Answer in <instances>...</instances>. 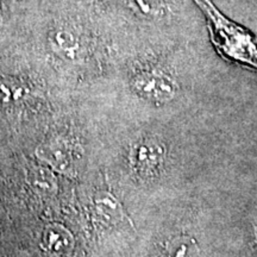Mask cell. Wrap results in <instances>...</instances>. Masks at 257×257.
<instances>
[{
    "instance_id": "1",
    "label": "cell",
    "mask_w": 257,
    "mask_h": 257,
    "mask_svg": "<svg viewBox=\"0 0 257 257\" xmlns=\"http://www.w3.org/2000/svg\"><path fill=\"white\" fill-rule=\"evenodd\" d=\"M207 21L211 41L224 59L257 69V37L214 6L211 0H194Z\"/></svg>"
},
{
    "instance_id": "2",
    "label": "cell",
    "mask_w": 257,
    "mask_h": 257,
    "mask_svg": "<svg viewBox=\"0 0 257 257\" xmlns=\"http://www.w3.org/2000/svg\"><path fill=\"white\" fill-rule=\"evenodd\" d=\"M135 92L155 104H165L174 99L178 91L175 79L159 67L140 70L133 80Z\"/></svg>"
},
{
    "instance_id": "3",
    "label": "cell",
    "mask_w": 257,
    "mask_h": 257,
    "mask_svg": "<svg viewBox=\"0 0 257 257\" xmlns=\"http://www.w3.org/2000/svg\"><path fill=\"white\" fill-rule=\"evenodd\" d=\"M167 148L157 137H143L133 144L128 161L134 172L143 179L156 176L165 166Z\"/></svg>"
},
{
    "instance_id": "4",
    "label": "cell",
    "mask_w": 257,
    "mask_h": 257,
    "mask_svg": "<svg viewBox=\"0 0 257 257\" xmlns=\"http://www.w3.org/2000/svg\"><path fill=\"white\" fill-rule=\"evenodd\" d=\"M36 156L61 174L74 176L79 172L82 150L78 144L70 143L62 138H55L38 146Z\"/></svg>"
},
{
    "instance_id": "5",
    "label": "cell",
    "mask_w": 257,
    "mask_h": 257,
    "mask_svg": "<svg viewBox=\"0 0 257 257\" xmlns=\"http://www.w3.org/2000/svg\"><path fill=\"white\" fill-rule=\"evenodd\" d=\"M93 213L95 219L102 226H115L128 219L124 207L110 192L96 193L93 200Z\"/></svg>"
},
{
    "instance_id": "6",
    "label": "cell",
    "mask_w": 257,
    "mask_h": 257,
    "mask_svg": "<svg viewBox=\"0 0 257 257\" xmlns=\"http://www.w3.org/2000/svg\"><path fill=\"white\" fill-rule=\"evenodd\" d=\"M74 244L75 240L72 232L62 224H48L42 232V249L51 256L62 257L69 255L74 248Z\"/></svg>"
},
{
    "instance_id": "7",
    "label": "cell",
    "mask_w": 257,
    "mask_h": 257,
    "mask_svg": "<svg viewBox=\"0 0 257 257\" xmlns=\"http://www.w3.org/2000/svg\"><path fill=\"white\" fill-rule=\"evenodd\" d=\"M163 257H202L197 240L189 236L173 237L167 240Z\"/></svg>"
},
{
    "instance_id": "8",
    "label": "cell",
    "mask_w": 257,
    "mask_h": 257,
    "mask_svg": "<svg viewBox=\"0 0 257 257\" xmlns=\"http://www.w3.org/2000/svg\"><path fill=\"white\" fill-rule=\"evenodd\" d=\"M53 46L57 54L68 60L79 57L82 50V46L78 36L67 30H60L54 35Z\"/></svg>"
},
{
    "instance_id": "9",
    "label": "cell",
    "mask_w": 257,
    "mask_h": 257,
    "mask_svg": "<svg viewBox=\"0 0 257 257\" xmlns=\"http://www.w3.org/2000/svg\"><path fill=\"white\" fill-rule=\"evenodd\" d=\"M30 187L34 189L37 194L49 197L55 194L57 191V182L50 170L44 168H38L31 173L30 178L28 180Z\"/></svg>"
},
{
    "instance_id": "10",
    "label": "cell",
    "mask_w": 257,
    "mask_h": 257,
    "mask_svg": "<svg viewBox=\"0 0 257 257\" xmlns=\"http://www.w3.org/2000/svg\"><path fill=\"white\" fill-rule=\"evenodd\" d=\"M27 95L24 86L14 80L0 82V102L4 105L18 104Z\"/></svg>"
},
{
    "instance_id": "11",
    "label": "cell",
    "mask_w": 257,
    "mask_h": 257,
    "mask_svg": "<svg viewBox=\"0 0 257 257\" xmlns=\"http://www.w3.org/2000/svg\"><path fill=\"white\" fill-rule=\"evenodd\" d=\"M130 4L137 12L147 17H155L162 10L161 0H130Z\"/></svg>"
},
{
    "instance_id": "12",
    "label": "cell",
    "mask_w": 257,
    "mask_h": 257,
    "mask_svg": "<svg viewBox=\"0 0 257 257\" xmlns=\"http://www.w3.org/2000/svg\"><path fill=\"white\" fill-rule=\"evenodd\" d=\"M255 240H256V245H257V226L255 227Z\"/></svg>"
}]
</instances>
